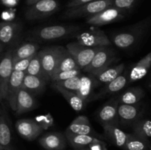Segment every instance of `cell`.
<instances>
[{
    "instance_id": "1f68e13d",
    "label": "cell",
    "mask_w": 151,
    "mask_h": 150,
    "mask_svg": "<svg viewBox=\"0 0 151 150\" xmlns=\"http://www.w3.org/2000/svg\"><path fill=\"white\" fill-rule=\"evenodd\" d=\"M150 142L144 141L134 133H128L124 150H150Z\"/></svg>"
},
{
    "instance_id": "60d3db41",
    "label": "cell",
    "mask_w": 151,
    "mask_h": 150,
    "mask_svg": "<svg viewBox=\"0 0 151 150\" xmlns=\"http://www.w3.org/2000/svg\"><path fill=\"white\" fill-rule=\"evenodd\" d=\"M94 0H71L67 4H66V7L67 8H72V7H78V6L83 5V4H85L86 3L90 2V1H92Z\"/></svg>"
},
{
    "instance_id": "7c38bea8",
    "label": "cell",
    "mask_w": 151,
    "mask_h": 150,
    "mask_svg": "<svg viewBox=\"0 0 151 150\" xmlns=\"http://www.w3.org/2000/svg\"><path fill=\"white\" fill-rule=\"evenodd\" d=\"M119 101L117 98H113L105 103L100 108L97 117L102 126L105 125H119L117 108Z\"/></svg>"
},
{
    "instance_id": "bcb514c9",
    "label": "cell",
    "mask_w": 151,
    "mask_h": 150,
    "mask_svg": "<svg viewBox=\"0 0 151 150\" xmlns=\"http://www.w3.org/2000/svg\"><path fill=\"white\" fill-rule=\"evenodd\" d=\"M82 150H90V149L88 148H86V149H82Z\"/></svg>"
},
{
    "instance_id": "8fae6325",
    "label": "cell",
    "mask_w": 151,
    "mask_h": 150,
    "mask_svg": "<svg viewBox=\"0 0 151 150\" xmlns=\"http://www.w3.org/2000/svg\"><path fill=\"white\" fill-rule=\"evenodd\" d=\"M77 42L87 47L109 46L111 41L101 29H94L89 32H84L77 35Z\"/></svg>"
},
{
    "instance_id": "ba28073f",
    "label": "cell",
    "mask_w": 151,
    "mask_h": 150,
    "mask_svg": "<svg viewBox=\"0 0 151 150\" xmlns=\"http://www.w3.org/2000/svg\"><path fill=\"white\" fill-rule=\"evenodd\" d=\"M125 10L111 6L94 16L87 17L86 23L92 26H103L115 23L123 19L125 16Z\"/></svg>"
},
{
    "instance_id": "4316f807",
    "label": "cell",
    "mask_w": 151,
    "mask_h": 150,
    "mask_svg": "<svg viewBox=\"0 0 151 150\" xmlns=\"http://www.w3.org/2000/svg\"><path fill=\"white\" fill-rule=\"evenodd\" d=\"M65 137L66 141H69L70 145L75 150H82L88 148V146L96 141L97 138L90 135H77V134L65 132Z\"/></svg>"
},
{
    "instance_id": "83f0119b",
    "label": "cell",
    "mask_w": 151,
    "mask_h": 150,
    "mask_svg": "<svg viewBox=\"0 0 151 150\" xmlns=\"http://www.w3.org/2000/svg\"><path fill=\"white\" fill-rule=\"evenodd\" d=\"M145 96V91L139 87H134L125 91L117 97L119 104H134L141 101Z\"/></svg>"
},
{
    "instance_id": "277c9868",
    "label": "cell",
    "mask_w": 151,
    "mask_h": 150,
    "mask_svg": "<svg viewBox=\"0 0 151 150\" xmlns=\"http://www.w3.org/2000/svg\"><path fill=\"white\" fill-rule=\"evenodd\" d=\"M116 59V52L113 49L109 46H102L96 52L90 64L84 71L90 75L95 74L111 66Z\"/></svg>"
},
{
    "instance_id": "7a4b0ae2",
    "label": "cell",
    "mask_w": 151,
    "mask_h": 150,
    "mask_svg": "<svg viewBox=\"0 0 151 150\" xmlns=\"http://www.w3.org/2000/svg\"><path fill=\"white\" fill-rule=\"evenodd\" d=\"M150 24V18L140 21L128 29L116 32L112 36V41L116 47L126 49L137 44L145 33Z\"/></svg>"
},
{
    "instance_id": "f546056e",
    "label": "cell",
    "mask_w": 151,
    "mask_h": 150,
    "mask_svg": "<svg viewBox=\"0 0 151 150\" xmlns=\"http://www.w3.org/2000/svg\"><path fill=\"white\" fill-rule=\"evenodd\" d=\"M72 69H80V68L77 64L73 56L66 49H64L53 75L60 71L72 70Z\"/></svg>"
},
{
    "instance_id": "484cf974",
    "label": "cell",
    "mask_w": 151,
    "mask_h": 150,
    "mask_svg": "<svg viewBox=\"0 0 151 150\" xmlns=\"http://www.w3.org/2000/svg\"><path fill=\"white\" fill-rule=\"evenodd\" d=\"M39 45L35 42L24 43L13 49V63L19 60L32 57L38 52Z\"/></svg>"
},
{
    "instance_id": "f6af8a7d",
    "label": "cell",
    "mask_w": 151,
    "mask_h": 150,
    "mask_svg": "<svg viewBox=\"0 0 151 150\" xmlns=\"http://www.w3.org/2000/svg\"><path fill=\"white\" fill-rule=\"evenodd\" d=\"M0 150H11V148H8V149H0Z\"/></svg>"
},
{
    "instance_id": "ee69618b",
    "label": "cell",
    "mask_w": 151,
    "mask_h": 150,
    "mask_svg": "<svg viewBox=\"0 0 151 150\" xmlns=\"http://www.w3.org/2000/svg\"><path fill=\"white\" fill-rule=\"evenodd\" d=\"M3 49H4V46H3V44H1V42H0V53H1V51H2Z\"/></svg>"
},
{
    "instance_id": "7bdbcfd3",
    "label": "cell",
    "mask_w": 151,
    "mask_h": 150,
    "mask_svg": "<svg viewBox=\"0 0 151 150\" xmlns=\"http://www.w3.org/2000/svg\"><path fill=\"white\" fill-rule=\"evenodd\" d=\"M41 1V0H27L26 2L28 5L31 6V5H32V4H35V3L38 2V1Z\"/></svg>"
},
{
    "instance_id": "8992f818",
    "label": "cell",
    "mask_w": 151,
    "mask_h": 150,
    "mask_svg": "<svg viewBox=\"0 0 151 150\" xmlns=\"http://www.w3.org/2000/svg\"><path fill=\"white\" fill-rule=\"evenodd\" d=\"M58 8L59 3L57 0H41L27 10L25 18L29 21L45 19L54 14Z\"/></svg>"
},
{
    "instance_id": "2e32d148",
    "label": "cell",
    "mask_w": 151,
    "mask_h": 150,
    "mask_svg": "<svg viewBox=\"0 0 151 150\" xmlns=\"http://www.w3.org/2000/svg\"><path fill=\"white\" fill-rule=\"evenodd\" d=\"M21 30L22 27L17 22H0V42L4 46L13 45L19 38Z\"/></svg>"
},
{
    "instance_id": "ab89813d",
    "label": "cell",
    "mask_w": 151,
    "mask_h": 150,
    "mask_svg": "<svg viewBox=\"0 0 151 150\" xmlns=\"http://www.w3.org/2000/svg\"><path fill=\"white\" fill-rule=\"evenodd\" d=\"M15 18V10L14 9L10 8V10H7L6 11H3L1 13V19L4 20V21H12Z\"/></svg>"
},
{
    "instance_id": "ac0fdd59",
    "label": "cell",
    "mask_w": 151,
    "mask_h": 150,
    "mask_svg": "<svg viewBox=\"0 0 151 150\" xmlns=\"http://www.w3.org/2000/svg\"><path fill=\"white\" fill-rule=\"evenodd\" d=\"M12 141L10 119L6 109L0 102V149L10 148Z\"/></svg>"
},
{
    "instance_id": "d4e9b609",
    "label": "cell",
    "mask_w": 151,
    "mask_h": 150,
    "mask_svg": "<svg viewBox=\"0 0 151 150\" xmlns=\"http://www.w3.org/2000/svg\"><path fill=\"white\" fill-rule=\"evenodd\" d=\"M124 70H125V64L120 63L114 66H109L106 69L102 70L101 71L91 76L96 79L98 83L107 84L122 74Z\"/></svg>"
},
{
    "instance_id": "cb8c5ba5",
    "label": "cell",
    "mask_w": 151,
    "mask_h": 150,
    "mask_svg": "<svg viewBox=\"0 0 151 150\" xmlns=\"http://www.w3.org/2000/svg\"><path fill=\"white\" fill-rule=\"evenodd\" d=\"M47 80L32 75L25 74L22 82V88L32 95L40 94L45 90Z\"/></svg>"
},
{
    "instance_id": "d590c367",
    "label": "cell",
    "mask_w": 151,
    "mask_h": 150,
    "mask_svg": "<svg viewBox=\"0 0 151 150\" xmlns=\"http://www.w3.org/2000/svg\"><path fill=\"white\" fill-rule=\"evenodd\" d=\"M43 129H47L52 126L54 124V119L51 113H47L46 115L37 116L34 119Z\"/></svg>"
},
{
    "instance_id": "9c48e42d",
    "label": "cell",
    "mask_w": 151,
    "mask_h": 150,
    "mask_svg": "<svg viewBox=\"0 0 151 150\" xmlns=\"http://www.w3.org/2000/svg\"><path fill=\"white\" fill-rule=\"evenodd\" d=\"M13 72V49L0 57V102L5 99L7 85Z\"/></svg>"
},
{
    "instance_id": "30bf717a",
    "label": "cell",
    "mask_w": 151,
    "mask_h": 150,
    "mask_svg": "<svg viewBox=\"0 0 151 150\" xmlns=\"http://www.w3.org/2000/svg\"><path fill=\"white\" fill-rule=\"evenodd\" d=\"M143 106L141 102L134 104H118L117 113L119 124L123 126H132L141 117Z\"/></svg>"
},
{
    "instance_id": "4dcf8cb0",
    "label": "cell",
    "mask_w": 151,
    "mask_h": 150,
    "mask_svg": "<svg viewBox=\"0 0 151 150\" xmlns=\"http://www.w3.org/2000/svg\"><path fill=\"white\" fill-rule=\"evenodd\" d=\"M134 134L147 142L151 137V121L150 119H139L132 125Z\"/></svg>"
},
{
    "instance_id": "3957f363",
    "label": "cell",
    "mask_w": 151,
    "mask_h": 150,
    "mask_svg": "<svg viewBox=\"0 0 151 150\" xmlns=\"http://www.w3.org/2000/svg\"><path fill=\"white\" fill-rule=\"evenodd\" d=\"M112 5V0H94L78 7L68 8L63 14L66 19L89 17Z\"/></svg>"
},
{
    "instance_id": "6da1fadb",
    "label": "cell",
    "mask_w": 151,
    "mask_h": 150,
    "mask_svg": "<svg viewBox=\"0 0 151 150\" xmlns=\"http://www.w3.org/2000/svg\"><path fill=\"white\" fill-rule=\"evenodd\" d=\"M81 26L77 25H52L32 29L27 38L33 41H50L60 40L78 32Z\"/></svg>"
},
{
    "instance_id": "d6986e66",
    "label": "cell",
    "mask_w": 151,
    "mask_h": 150,
    "mask_svg": "<svg viewBox=\"0 0 151 150\" xmlns=\"http://www.w3.org/2000/svg\"><path fill=\"white\" fill-rule=\"evenodd\" d=\"M37 106L36 100L33 95L29 94L23 88H21L16 99V112L18 115L27 113L35 108Z\"/></svg>"
},
{
    "instance_id": "f1b7e54d",
    "label": "cell",
    "mask_w": 151,
    "mask_h": 150,
    "mask_svg": "<svg viewBox=\"0 0 151 150\" xmlns=\"http://www.w3.org/2000/svg\"><path fill=\"white\" fill-rule=\"evenodd\" d=\"M53 87L63 95L65 99L67 101V102L74 110H75L76 112L82 111L86 103L83 100L81 99L75 93L68 91V90L64 89L58 85H53Z\"/></svg>"
},
{
    "instance_id": "52a82bcc",
    "label": "cell",
    "mask_w": 151,
    "mask_h": 150,
    "mask_svg": "<svg viewBox=\"0 0 151 150\" xmlns=\"http://www.w3.org/2000/svg\"><path fill=\"white\" fill-rule=\"evenodd\" d=\"M101 47H87L81 45L78 42H72L66 45V49L73 56L80 69L84 70L90 64L94 54Z\"/></svg>"
},
{
    "instance_id": "8d00e7d4",
    "label": "cell",
    "mask_w": 151,
    "mask_h": 150,
    "mask_svg": "<svg viewBox=\"0 0 151 150\" xmlns=\"http://www.w3.org/2000/svg\"><path fill=\"white\" fill-rule=\"evenodd\" d=\"M136 1L137 0H112L111 6L127 11L134 7Z\"/></svg>"
},
{
    "instance_id": "5b68a950",
    "label": "cell",
    "mask_w": 151,
    "mask_h": 150,
    "mask_svg": "<svg viewBox=\"0 0 151 150\" xmlns=\"http://www.w3.org/2000/svg\"><path fill=\"white\" fill-rule=\"evenodd\" d=\"M64 49L61 46H55L39 51L43 70L48 80H51Z\"/></svg>"
},
{
    "instance_id": "9a60e30c",
    "label": "cell",
    "mask_w": 151,
    "mask_h": 150,
    "mask_svg": "<svg viewBox=\"0 0 151 150\" xmlns=\"http://www.w3.org/2000/svg\"><path fill=\"white\" fill-rule=\"evenodd\" d=\"M16 129L22 138L29 141L36 139L44 131L34 119H30L18 120Z\"/></svg>"
},
{
    "instance_id": "44dd1931",
    "label": "cell",
    "mask_w": 151,
    "mask_h": 150,
    "mask_svg": "<svg viewBox=\"0 0 151 150\" xmlns=\"http://www.w3.org/2000/svg\"><path fill=\"white\" fill-rule=\"evenodd\" d=\"M98 82L91 75H81V83L75 94L86 103L92 99V93Z\"/></svg>"
},
{
    "instance_id": "e575fe53",
    "label": "cell",
    "mask_w": 151,
    "mask_h": 150,
    "mask_svg": "<svg viewBox=\"0 0 151 150\" xmlns=\"http://www.w3.org/2000/svg\"><path fill=\"white\" fill-rule=\"evenodd\" d=\"M78 75H81V69H72V70L63 71H60L53 75L51 78V81H52V82H58V81L66 80V79H69V78L78 76Z\"/></svg>"
},
{
    "instance_id": "ffe728a7",
    "label": "cell",
    "mask_w": 151,
    "mask_h": 150,
    "mask_svg": "<svg viewBox=\"0 0 151 150\" xmlns=\"http://www.w3.org/2000/svg\"><path fill=\"white\" fill-rule=\"evenodd\" d=\"M103 127L104 130V138L116 146L123 149L128 133H125L117 126L114 125H105Z\"/></svg>"
},
{
    "instance_id": "74e56055",
    "label": "cell",
    "mask_w": 151,
    "mask_h": 150,
    "mask_svg": "<svg viewBox=\"0 0 151 150\" xmlns=\"http://www.w3.org/2000/svg\"><path fill=\"white\" fill-rule=\"evenodd\" d=\"M32 57L22 59V60H18V61L13 63V71H22L25 73L27 69V67L28 66H29V62H30Z\"/></svg>"
},
{
    "instance_id": "4fadbf2b",
    "label": "cell",
    "mask_w": 151,
    "mask_h": 150,
    "mask_svg": "<svg viewBox=\"0 0 151 150\" xmlns=\"http://www.w3.org/2000/svg\"><path fill=\"white\" fill-rule=\"evenodd\" d=\"M65 132L77 135H90L100 140L104 139V136H102L101 135L96 132L93 129L88 117L86 116H78L76 119H74L66 128Z\"/></svg>"
},
{
    "instance_id": "603a6c76",
    "label": "cell",
    "mask_w": 151,
    "mask_h": 150,
    "mask_svg": "<svg viewBox=\"0 0 151 150\" xmlns=\"http://www.w3.org/2000/svg\"><path fill=\"white\" fill-rule=\"evenodd\" d=\"M128 81V76L126 74H121L120 75L115 78L114 80L111 81L109 83L106 84L104 88L101 89L99 94L94 97V99L102 98L103 96L111 95V94H116L119 91L124 88L127 85Z\"/></svg>"
},
{
    "instance_id": "f35d334b",
    "label": "cell",
    "mask_w": 151,
    "mask_h": 150,
    "mask_svg": "<svg viewBox=\"0 0 151 150\" xmlns=\"http://www.w3.org/2000/svg\"><path fill=\"white\" fill-rule=\"evenodd\" d=\"M106 142L100 139H96L94 142L90 144L88 148L90 150H108Z\"/></svg>"
},
{
    "instance_id": "d6a6232c",
    "label": "cell",
    "mask_w": 151,
    "mask_h": 150,
    "mask_svg": "<svg viewBox=\"0 0 151 150\" xmlns=\"http://www.w3.org/2000/svg\"><path fill=\"white\" fill-rule=\"evenodd\" d=\"M25 74L32 75V76H38V77L42 78L45 80L49 81L44 74V70H43L42 65H41V54L40 51H38L33 57L31 59L29 64L28 66L27 69Z\"/></svg>"
},
{
    "instance_id": "b9f144b4",
    "label": "cell",
    "mask_w": 151,
    "mask_h": 150,
    "mask_svg": "<svg viewBox=\"0 0 151 150\" xmlns=\"http://www.w3.org/2000/svg\"><path fill=\"white\" fill-rule=\"evenodd\" d=\"M19 0H0L1 4L3 5L6 6L10 8H13V7H16L19 3Z\"/></svg>"
},
{
    "instance_id": "836d02e7",
    "label": "cell",
    "mask_w": 151,
    "mask_h": 150,
    "mask_svg": "<svg viewBox=\"0 0 151 150\" xmlns=\"http://www.w3.org/2000/svg\"><path fill=\"white\" fill-rule=\"evenodd\" d=\"M81 75L74 76V77L69 78L63 81H58V82H53V85H58L64 89L68 90L72 92L76 93L80 87L81 83Z\"/></svg>"
},
{
    "instance_id": "5bb4252c",
    "label": "cell",
    "mask_w": 151,
    "mask_h": 150,
    "mask_svg": "<svg viewBox=\"0 0 151 150\" xmlns=\"http://www.w3.org/2000/svg\"><path fill=\"white\" fill-rule=\"evenodd\" d=\"M24 75V72L13 71L8 85H7L5 99L7 100L9 106L13 111H16L17 96L22 88V82H23Z\"/></svg>"
},
{
    "instance_id": "e0dca14e",
    "label": "cell",
    "mask_w": 151,
    "mask_h": 150,
    "mask_svg": "<svg viewBox=\"0 0 151 150\" xmlns=\"http://www.w3.org/2000/svg\"><path fill=\"white\" fill-rule=\"evenodd\" d=\"M38 143L47 150H63L66 146V139L60 132H47L38 140Z\"/></svg>"
},
{
    "instance_id": "7402d4cb",
    "label": "cell",
    "mask_w": 151,
    "mask_h": 150,
    "mask_svg": "<svg viewBox=\"0 0 151 150\" xmlns=\"http://www.w3.org/2000/svg\"><path fill=\"white\" fill-rule=\"evenodd\" d=\"M151 66V53L146 54L131 69L128 76L129 82H137L147 75Z\"/></svg>"
}]
</instances>
